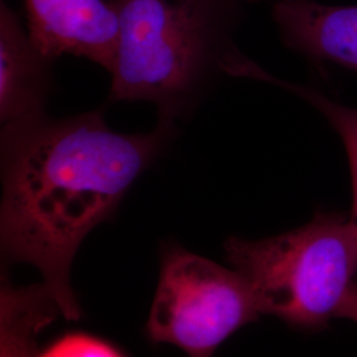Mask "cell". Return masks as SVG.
I'll list each match as a JSON object with an SVG mask.
<instances>
[{"label": "cell", "instance_id": "9", "mask_svg": "<svg viewBox=\"0 0 357 357\" xmlns=\"http://www.w3.org/2000/svg\"><path fill=\"white\" fill-rule=\"evenodd\" d=\"M240 77L268 81L286 90H290L295 96L311 103L327 118L330 125L335 128V131L342 138L347 158H348V163L351 168V178H352V192H354V204H352V211L349 216L357 224V109L335 102L318 90L301 86L296 84H290L280 78H275L268 75L266 70L261 69L252 60H249L246 64L243 65Z\"/></svg>", "mask_w": 357, "mask_h": 357}, {"label": "cell", "instance_id": "6", "mask_svg": "<svg viewBox=\"0 0 357 357\" xmlns=\"http://www.w3.org/2000/svg\"><path fill=\"white\" fill-rule=\"evenodd\" d=\"M271 13L287 48L312 63L357 72V6L278 0Z\"/></svg>", "mask_w": 357, "mask_h": 357}, {"label": "cell", "instance_id": "12", "mask_svg": "<svg viewBox=\"0 0 357 357\" xmlns=\"http://www.w3.org/2000/svg\"><path fill=\"white\" fill-rule=\"evenodd\" d=\"M241 1H259V0H241Z\"/></svg>", "mask_w": 357, "mask_h": 357}, {"label": "cell", "instance_id": "8", "mask_svg": "<svg viewBox=\"0 0 357 357\" xmlns=\"http://www.w3.org/2000/svg\"><path fill=\"white\" fill-rule=\"evenodd\" d=\"M53 320L41 301L8 294L0 301V357H33L38 332Z\"/></svg>", "mask_w": 357, "mask_h": 357}, {"label": "cell", "instance_id": "5", "mask_svg": "<svg viewBox=\"0 0 357 357\" xmlns=\"http://www.w3.org/2000/svg\"><path fill=\"white\" fill-rule=\"evenodd\" d=\"M28 33L48 60L72 54L110 72L119 22L106 0H22Z\"/></svg>", "mask_w": 357, "mask_h": 357}, {"label": "cell", "instance_id": "3", "mask_svg": "<svg viewBox=\"0 0 357 357\" xmlns=\"http://www.w3.org/2000/svg\"><path fill=\"white\" fill-rule=\"evenodd\" d=\"M227 259L250 284L262 315L317 330L336 318L357 274V224L318 212L296 229L262 240L229 237Z\"/></svg>", "mask_w": 357, "mask_h": 357}, {"label": "cell", "instance_id": "11", "mask_svg": "<svg viewBox=\"0 0 357 357\" xmlns=\"http://www.w3.org/2000/svg\"><path fill=\"white\" fill-rule=\"evenodd\" d=\"M336 318H343V319L352 320L357 323V283L354 282L348 291L345 294Z\"/></svg>", "mask_w": 357, "mask_h": 357}, {"label": "cell", "instance_id": "7", "mask_svg": "<svg viewBox=\"0 0 357 357\" xmlns=\"http://www.w3.org/2000/svg\"><path fill=\"white\" fill-rule=\"evenodd\" d=\"M52 63L32 41L19 15L0 3V121L1 125L47 114Z\"/></svg>", "mask_w": 357, "mask_h": 357}, {"label": "cell", "instance_id": "1", "mask_svg": "<svg viewBox=\"0 0 357 357\" xmlns=\"http://www.w3.org/2000/svg\"><path fill=\"white\" fill-rule=\"evenodd\" d=\"M176 132L175 123L160 119L149 132H119L102 110L38 115L1 128V250L38 268L65 319L81 318L70 283L79 246Z\"/></svg>", "mask_w": 357, "mask_h": 357}, {"label": "cell", "instance_id": "2", "mask_svg": "<svg viewBox=\"0 0 357 357\" xmlns=\"http://www.w3.org/2000/svg\"><path fill=\"white\" fill-rule=\"evenodd\" d=\"M119 33L109 72L113 102H149L178 125L196 112L243 53L241 0H113Z\"/></svg>", "mask_w": 357, "mask_h": 357}, {"label": "cell", "instance_id": "10", "mask_svg": "<svg viewBox=\"0 0 357 357\" xmlns=\"http://www.w3.org/2000/svg\"><path fill=\"white\" fill-rule=\"evenodd\" d=\"M33 357H122L113 347L84 333L66 335Z\"/></svg>", "mask_w": 357, "mask_h": 357}, {"label": "cell", "instance_id": "4", "mask_svg": "<svg viewBox=\"0 0 357 357\" xmlns=\"http://www.w3.org/2000/svg\"><path fill=\"white\" fill-rule=\"evenodd\" d=\"M243 274L178 245L162 252L159 284L146 331L188 357H212L225 339L261 317Z\"/></svg>", "mask_w": 357, "mask_h": 357}]
</instances>
